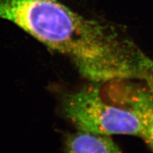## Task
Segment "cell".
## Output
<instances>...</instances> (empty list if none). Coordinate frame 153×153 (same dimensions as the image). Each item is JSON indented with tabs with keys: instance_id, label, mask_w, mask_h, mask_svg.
<instances>
[{
	"instance_id": "obj_4",
	"label": "cell",
	"mask_w": 153,
	"mask_h": 153,
	"mask_svg": "<svg viewBox=\"0 0 153 153\" xmlns=\"http://www.w3.org/2000/svg\"><path fill=\"white\" fill-rule=\"evenodd\" d=\"M142 139L153 151V108L149 115L146 130Z\"/></svg>"
},
{
	"instance_id": "obj_2",
	"label": "cell",
	"mask_w": 153,
	"mask_h": 153,
	"mask_svg": "<svg viewBox=\"0 0 153 153\" xmlns=\"http://www.w3.org/2000/svg\"><path fill=\"white\" fill-rule=\"evenodd\" d=\"M152 106L153 79L91 82L62 101L63 115L77 131L140 138Z\"/></svg>"
},
{
	"instance_id": "obj_1",
	"label": "cell",
	"mask_w": 153,
	"mask_h": 153,
	"mask_svg": "<svg viewBox=\"0 0 153 153\" xmlns=\"http://www.w3.org/2000/svg\"><path fill=\"white\" fill-rule=\"evenodd\" d=\"M0 19L70 57L88 79L112 63L123 42L114 26L82 16L58 0H0Z\"/></svg>"
},
{
	"instance_id": "obj_3",
	"label": "cell",
	"mask_w": 153,
	"mask_h": 153,
	"mask_svg": "<svg viewBox=\"0 0 153 153\" xmlns=\"http://www.w3.org/2000/svg\"><path fill=\"white\" fill-rule=\"evenodd\" d=\"M65 153H122L111 136L77 131L65 143Z\"/></svg>"
}]
</instances>
